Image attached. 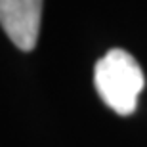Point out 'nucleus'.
I'll use <instances>...</instances> for the list:
<instances>
[{
	"label": "nucleus",
	"instance_id": "nucleus-1",
	"mask_svg": "<svg viewBox=\"0 0 147 147\" xmlns=\"http://www.w3.org/2000/svg\"><path fill=\"white\" fill-rule=\"evenodd\" d=\"M142 67L126 50L113 48L94 67V86L107 107L119 115H132L143 90Z\"/></svg>",
	"mask_w": 147,
	"mask_h": 147
},
{
	"label": "nucleus",
	"instance_id": "nucleus-2",
	"mask_svg": "<svg viewBox=\"0 0 147 147\" xmlns=\"http://www.w3.org/2000/svg\"><path fill=\"white\" fill-rule=\"evenodd\" d=\"M42 19V0H0V25L21 52L36 46Z\"/></svg>",
	"mask_w": 147,
	"mask_h": 147
}]
</instances>
